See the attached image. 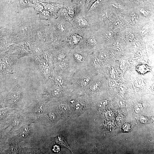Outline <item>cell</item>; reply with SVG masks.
I'll return each mask as SVG.
<instances>
[{"instance_id": "1", "label": "cell", "mask_w": 154, "mask_h": 154, "mask_svg": "<svg viewBox=\"0 0 154 154\" xmlns=\"http://www.w3.org/2000/svg\"><path fill=\"white\" fill-rule=\"evenodd\" d=\"M57 140H58L57 141H60V142L59 141L58 142L61 145L68 148L69 147L65 139H64V137L62 135L58 137Z\"/></svg>"}, {"instance_id": "2", "label": "cell", "mask_w": 154, "mask_h": 154, "mask_svg": "<svg viewBox=\"0 0 154 154\" xmlns=\"http://www.w3.org/2000/svg\"><path fill=\"white\" fill-rule=\"evenodd\" d=\"M61 14L66 19L69 21H71V19L68 15V11L66 9L64 8L62 9L61 11Z\"/></svg>"}, {"instance_id": "3", "label": "cell", "mask_w": 154, "mask_h": 154, "mask_svg": "<svg viewBox=\"0 0 154 154\" xmlns=\"http://www.w3.org/2000/svg\"><path fill=\"white\" fill-rule=\"evenodd\" d=\"M44 7L45 10L48 11L49 12L54 11L55 10V7L54 5L50 4H44Z\"/></svg>"}, {"instance_id": "4", "label": "cell", "mask_w": 154, "mask_h": 154, "mask_svg": "<svg viewBox=\"0 0 154 154\" xmlns=\"http://www.w3.org/2000/svg\"><path fill=\"white\" fill-rule=\"evenodd\" d=\"M78 22L80 26L82 27L86 26L88 24V22L86 20L81 18L78 19Z\"/></svg>"}, {"instance_id": "5", "label": "cell", "mask_w": 154, "mask_h": 154, "mask_svg": "<svg viewBox=\"0 0 154 154\" xmlns=\"http://www.w3.org/2000/svg\"><path fill=\"white\" fill-rule=\"evenodd\" d=\"M61 91V89L58 87L54 88L52 90V94L53 96H56L58 95Z\"/></svg>"}, {"instance_id": "6", "label": "cell", "mask_w": 154, "mask_h": 154, "mask_svg": "<svg viewBox=\"0 0 154 154\" xmlns=\"http://www.w3.org/2000/svg\"><path fill=\"white\" fill-rule=\"evenodd\" d=\"M74 56L75 59L79 62H82L84 60V58L82 55L77 53L74 54Z\"/></svg>"}, {"instance_id": "7", "label": "cell", "mask_w": 154, "mask_h": 154, "mask_svg": "<svg viewBox=\"0 0 154 154\" xmlns=\"http://www.w3.org/2000/svg\"><path fill=\"white\" fill-rule=\"evenodd\" d=\"M143 109V107L142 105L140 104H137L136 106L135 111L136 113H139Z\"/></svg>"}, {"instance_id": "8", "label": "cell", "mask_w": 154, "mask_h": 154, "mask_svg": "<svg viewBox=\"0 0 154 154\" xmlns=\"http://www.w3.org/2000/svg\"><path fill=\"white\" fill-rule=\"evenodd\" d=\"M55 81L58 84H63L64 81L62 78L60 76H57L56 77Z\"/></svg>"}, {"instance_id": "9", "label": "cell", "mask_w": 154, "mask_h": 154, "mask_svg": "<svg viewBox=\"0 0 154 154\" xmlns=\"http://www.w3.org/2000/svg\"><path fill=\"white\" fill-rule=\"evenodd\" d=\"M90 80V78L88 77H86L84 78L82 82V84L83 86H86L89 83Z\"/></svg>"}, {"instance_id": "10", "label": "cell", "mask_w": 154, "mask_h": 154, "mask_svg": "<svg viewBox=\"0 0 154 154\" xmlns=\"http://www.w3.org/2000/svg\"><path fill=\"white\" fill-rule=\"evenodd\" d=\"M143 80L141 78H139L137 79L135 82V85L137 87H139L142 84Z\"/></svg>"}, {"instance_id": "11", "label": "cell", "mask_w": 154, "mask_h": 154, "mask_svg": "<svg viewBox=\"0 0 154 154\" xmlns=\"http://www.w3.org/2000/svg\"><path fill=\"white\" fill-rule=\"evenodd\" d=\"M59 108L61 111L65 112L68 110V106L66 104H62L60 105Z\"/></svg>"}, {"instance_id": "12", "label": "cell", "mask_w": 154, "mask_h": 154, "mask_svg": "<svg viewBox=\"0 0 154 154\" xmlns=\"http://www.w3.org/2000/svg\"><path fill=\"white\" fill-rule=\"evenodd\" d=\"M88 42L92 45H94L96 43V41L94 37H90L88 39Z\"/></svg>"}, {"instance_id": "13", "label": "cell", "mask_w": 154, "mask_h": 154, "mask_svg": "<svg viewBox=\"0 0 154 154\" xmlns=\"http://www.w3.org/2000/svg\"><path fill=\"white\" fill-rule=\"evenodd\" d=\"M43 110V107L42 106H38L35 109L36 113L38 114L42 113V112Z\"/></svg>"}, {"instance_id": "14", "label": "cell", "mask_w": 154, "mask_h": 154, "mask_svg": "<svg viewBox=\"0 0 154 154\" xmlns=\"http://www.w3.org/2000/svg\"><path fill=\"white\" fill-rule=\"evenodd\" d=\"M102 0H97L92 5L89 10L94 9L96 8L99 4L100 2Z\"/></svg>"}, {"instance_id": "15", "label": "cell", "mask_w": 154, "mask_h": 154, "mask_svg": "<svg viewBox=\"0 0 154 154\" xmlns=\"http://www.w3.org/2000/svg\"><path fill=\"white\" fill-rule=\"evenodd\" d=\"M121 26V22L119 20L116 21L114 23V26L116 29L119 28Z\"/></svg>"}, {"instance_id": "16", "label": "cell", "mask_w": 154, "mask_h": 154, "mask_svg": "<svg viewBox=\"0 0 154 154\" xmlns=\"http://www.w3.org/2000/svg\"><path fill=\"white\" fill-rule=\"evenodd\" d=\"M109 83L110 86L112 87H115L116 86V82L114 79L110 80L109 81Z\"/></svg>"}, {"instance_id": "17", "label": "cell", "mask_w": 154, "mask_h": 154, "mask_svg": "<svg viewBox=\"0 0 154 154\" xmlns=\"http://www.w3.org/2000/svg\"><path fill=\"white\" fill-rule=\"evenodd\" d=\"M114 35L113 32L112 31L110 30L107 31L105 33V35L106 37H112Z\"/></svg>"}, {"instance_id": "18", "label": "cell", "mask_w": 154, "mask_h": 154, "mask_svg": "<svg viewBox=\"0 0 154 154\" xmlns=\"http://www.w3.org/2000/svg\"><path fill=\"white\" fill-rule=\"evenodd\" d=\"M123 129L125 131H128L130 129V125L128 123H125L123 125Z\"/></svg>"}, {"instance_id": "19", "label": "cell", "mask_w": 154, "mask_h": 154, "mask_svg": "<svg viewBox=\"0 0 154 154\" xmlns=\"http://www.w3.org/2000/svg\"><path fill=\"white\" fill-rule=\"evenodd\" d=\"M119 90L121 93H124L125 91V86L123 84L120 85L119 87Z\"/></svg>"}, {"instance_id": "20", "label": "cell", "mask_w": 154, "mask_h": 154, "mask_svg": "<svg viewBox=\"0 0 154 154\" xmlns=\"http://www.w3.org/2000/svg\"><path fill=\"white\" fill-rule=\"evenodd\" d=\"M113 113L110 111L107 112L106 114V116L107 118H111L113 117Z\"/></svg>"}, {"instance_id": "21", "label": "cell", "mask_w": 154, "mask_h": 154, "mask_svg": "<svg viewBox=\"0 0 154 154\" xmlns=\"http://www.w3.org/2000/svg\"><path fill=\"white\" fill-rule=\"evenodd\" d=\"M58 27L59 29L62 32H64L65 31V27L63 24L61 23H60L58 25Z\"/></svg>"}, {"instance_id": "22", "label": "cell", "mask_w": 154, "mask_h": 154, "mask_svg": "<svg viewBox=\"0 0 154 154\" xmlns=\"http://www.w3.org/2000/svg\"><path fill=\"white\" fill-rule=\"evenodd\" d=\"M117 104L118 106L120 107H123L125 105L124 101L122 100H119L117 102Z\"/></svg>"}, {"instance_id": "23", "label": "cell", "mask_w": 154, "mask_h": 154, "mask_svg": "<svg viewBox=\"0 0 154 154\" xmlns=\"http://www.w3.org/2000/svg\"><path fill=\"white\" fill-rule=\"evenodd\" d=\"M108 57V54L105 53H103L100 54L99 56V57L100 58L103 59L105 58Z\"/></svg>"}, {"instance_id": "24", "label": "cell", "mask_w": 154, "mask_h": 154, "mask_svg": "<svg viewBox=\"0 0 154 154\" xmlns=\"http://www.w3.org/2000/svg\"><path fill=\"white\" fill-rule=\"evenodd\" d=\"M75 109L76 110H79L81 108V105L78 103H76L74 106Z\"/></svg>"}, {"instance_id": "25", "label": "cell", "mask_w": 154, "mask_h": 154, "mask_svg": "<svg viewBox=\"0 0 154 154\" xmlns=\"http://www.w3.org/2000/svg\"><path fill=\"white\" fill-rule=\"evenodd\" d=\"M60 148L59 146L55 145L53 147V150L54 151L56 152H58L60 151Z\"/></svg>"}, {"instance_id": "26", "label": "cell", "mask_w": 154, "mask_h": 154, "mask_svg": "<svg viewBox=\"0 0 154 154\" xmlns=\"http://www.w3.org/2000/svg\"><path fill=\"white\" fill-rule=\"evenodd\" d=\"M107 104V101L106 100H103L100 102V105L101 106H105Z\"/></svg>"}, {"instance_id": "27", "label": "cell", "mask_w": 154, "mask_h": 154, "mask_svg": "<svg viewBox=\"0 0 154 154\" xmlns=\"http://www.w3.org/2000/svg\"><path fill=\"white\" fill-rule=\"evenodd\" d=\"M140 120L143 123H146L147 121V119L144 117L142 116L140 118Z\"/></svg>"}, {"instance_id": "28", "label": "cell", "mask_w": 154, "mask_h": 154, "mask_svg": "<svg viewBox=\"0 0 154 154\" xmlns=\"http://www.w3.org/2000/svg\"><path fill=\"white\" fill-rule=\"evenodd\" d=\"M93 61L94 64L96 65H98L99 64V61L97 58H95L94 59Z\"/></svg>"}, {"instance_id": "29", "label": "cell", "mask_w": 154, "mask_h": 154, "mask_svg": "<svg viewBox=\"0 0 154 154\" xmlns=\"http://www.w3.org/2000/svg\"><path fill=\"white\" fill-rule=\"evenodd\" d=\"M140 11L143 15H147L148 14V12L146 11V10L144 9H141L140 10Z\"/></svg>"}, {"instance_id": "30", "label": "cell", "mask_w": 154, "mask_h": 154, "mask_svg": "<svg viewBox=\"0 0 154 154\" xmlns=\"http://www.w3.org/2000/svg\"><path fill=\"white\" fill-rule=\"evenodd\" d=\"M116 119L118 122H121L122 121L123 118L121 116H118L117 117Z\"/></svg>"}, {"instance_id": "31", "label": "cell", "mask_w": 154, "mask_h": 154, "mask_svg": "<svg viewBox=\"0 0 154 154\" xmlns=\"http://www.w3.org/2000/svg\"><path fill=\"white\" fill-rule=\"evenodd\" d=\"M68 15H69L71 17H73L74 14V12L72 10H70L68 12Z\"/></svg>"}, {"instance_id": "32", "label": "cell", "mask_w": 154, "mask_h": 154, "mask_svg": "<svg viewBox=\"0 0 154 154\" xmlns=\"http://www.w3.org/2000/svg\"><path fill=\"white\" fill-rule=\"evenodd\" d=\"M64 56L63 54H60L58 57V59L60 60H62L64 58Z\"/></svg>"}, {"instance_id": "33", "label": "cell", "mask_w": 154, "mask_h": 154, "mask_svg": "<svg viewBox=\"0 0 154 154\" xmlns=\"http://www.w3.org/2000/svg\"><path fill=\"white\" fill-rule=\"evenodd\" d=\"M92 88L93 89L96 90L99 86L98 84L96 83L93 86Z\"/></svg>"}, {"instance_id": "34", "label": "cell", "mask_w": 154, "mask_h": 154, "mask_svg": "<svg viewBox=\"0 0 154 154\" xmlns=\"http://www.w3.org/2000/svg\"><path fill=\"white\" fill-rule=\"evenodd\" d=\"M64 65V64L63 62H61L59 64L58 66L60 67H62Z\"/></svg>"}, {"instance_id": "35", "label": "cell", "mask_w": 154, "mask_h": 154, "mask_svg": "<svg viewBox=\"0 0 154 154\" xmlns=\"http://www.w3.org/2000/svg\"><path fill=\"white\" fill-rule=\"evenodd\" d=\"M89 0L91 1H95V0Z\"/></svg>"}]
</instances>
